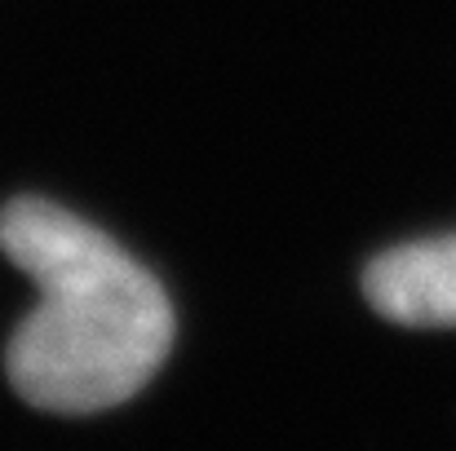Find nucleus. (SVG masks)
Returning <instances> with one entry per match:
<instances>
[{
  "label": "nucleus",
  "instance_id": "nucleus-2",
  "mask_svg": "<svg viewBox=\"0 0 456 451\" xmlns=\"http://www.w3.org/2000/svg\"><path fill=\"white\" fill-rule=\"evenodd\" d=\"M368 301L408 327H456V235L381 253L363 275Z\"/></svg>",
  "mask_w": 456,
  "mask_h": 451
},
{
  "label": "nucleus",
  "instance_id": "nucleus-1",
  "mask_svg": "<svg viewBox=\"0 0 456 451\" xmlns=\"http://www.w3.org/2000/svg\"><path fill=\"white\" fill-rule=\"evenodd\" d=\"M4 257L36 279V310L13 327V390L58 416L129 403L173 345V305L151 275L85 217L22 195L0 208Z\"/></svg>",
  "mask_w": 456,
  "mask_h": 451
}]
</instances>
